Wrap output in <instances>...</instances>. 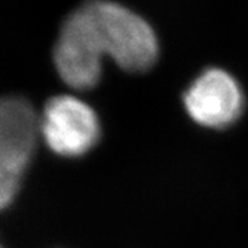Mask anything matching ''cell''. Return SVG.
I'll use <instances>...</instances> for the list:
<instances>
[{"label": "cell", "mask_w": 248, "mask_h": 248, "mask_svg": "<svg viewBox=\"0 0 248 248\" xmlns=\"http://www.w3.org/2000/svg\"><path fill=\"white\" fill-rule=\"evenodd\" d=\"M39 137L40 117L27 99L0 98V211L16 199Z\"/></svg>", "instance_id": "obj_2"}, {"label": "cell", "mask_w": 248, "mask_h": 248, "mask_svg": "<svg viewBox=\"0 0 248 248\" xmlns=\"http://www.w3.org/2000/svg\"><path fill=\"white\" fill-rule=\"evenodd\" d=\"M184 102L196 123L223 128L239 119L244 98L237 81L228 72L211 68L192 83Z\"/></svg>", "instance_id": "obj_4"}, {"label": "cell", "mask_w": 248, "mask_h": 248, "mask_svg": "<svg viewBox=\"0 0 248 248\" xmlns=\"http://www.w3.org/2000/svg\"><path fill=\"white\" fill-rule=\"evenodd\" d=\"M0 248H1V246H0Z\"/></svg>", "instance_id": "obj_5"}, {"label": "cell", "mask_w": 248, "mask_h": 248, "mask_svg": "<svg viewBox=\"0 0 248 248\" xmlns=\"http://www.w3.org/2000/svg\"><path fill=\"white\" fill-rule=\"evenodd\" d=\"M99 134V122L93 108L72 95L51 98L40 116V135L60 156L86 155L95 146Z\"/></svg>", "instance_id": "obj_3"}, {"label": "cell", "mask_w": 248, "mask_h": 248, "mask_svg": "<svg viewBox=\"0 0 248 248\" xmlns=\"http://www.w3.org/2000/svg\"><path fill=\"white\" fill-rule=\"evenodd\" d=\"M76 13L102 57L109 55L127 72H145L155 65L157 37L138 14L109 0L86 1Z\"/></svg>", "instance_id": "obj_1"}]
</instances>
